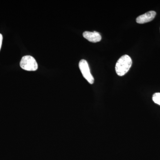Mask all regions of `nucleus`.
<instances>
[{
    "label": "nucleus",
    "mask_w": 160,
    "mask_h": 160,
    "mask_svg": "<svg viewBox=\"0 0 160 160\" xmlns=\"http://www.w3.org/2000/svg\"><path fill=\"white\" fill-rule=\"evenodd\" d=\"M132 65V60L128 55H124L119 59L115 66L117 74L119 76H123L126 74Z\"/></svg>",
    "instance_id": "1"
},
{
    "label": "nucleus",
    "mask_w": 160,
    "mask_h": 160,
    "mask_svg": "<svg viewBox=\"0 0 160 160\" xmlns=\"http://www.w3.org/2000/svg\"><path fill=\"white\" fill-rule=\"evenodd\" d=\"M20 65L22 69L27 71H36L38 68V64L35 59L31 56L23 57Z\"/></svg>",
    "instance_id": "2"
},
{
    "label": "nucleus",
    "mask_w": 160,
    "mask_h": 160,
    "mask_svg": "<svg viewBox=\"0 0 160 160\" xmlns=\"http://www.w3.org/2000/svg\"><path fill=\"white\" fill-rule=\"evenodd\" d=\"M79 67L83 77L90 84L94 83V79L91 74L88 63L86 60H81L79 63Z\"/></svg>",
    "instance_id": "3"
},
{
    "label": "nucleus",
    "mask_w": 160,
    "mask_h": 160,
    "mask_svg": "<svg viewBox=\"0 0 160 160\" xmlns=\"http://www.w3.org/2000/svg\"><path fill=\"white\" fill-rule=\"evenodd\" d=\"M156 12L154 11H150L144 13V14L138 17L136 22L139 24H144L151 22L155 17Z\"/></svg>",
    "instance_id": "4"
},
{
    "label": "nucleus",
    "mask_w": 160,
    "mask_h": 160,
    "mask_svg": "<svg viewBox=\"0 0 160 160\" xmlns=\"http://www.w3.org/2000/svg\"><path fill=\"white\" fill-rule=\"evenodd\" d=\"M83 36L89 42L93 43L98 42L102 39V36L100 33L96 31L84 32L83 33Z\"/></svg>",
    "instance_id": "5"
},
{
    "label": "nucleus",
    "mask_w": 160,
    "mask_h": 160,
    "mask_svg": "<svg viewBox=\"0 0 160 160\" xmlns=\"http://www.w3.org/2000/svg\"><path fill=\"white\" fill-rule=\"evenodd\" d=\"M152 99L155 103L160 106V92L155 93L152 96Z\"/></svg>",
    "instance_id": "6"
},
{
    "label": "nucleus",
    "mask_w": 160,
    "mask_h": 160,
    "mask_svg": "<svg viewBox=\"0 0 160 160\" xmlns=\"http://www.w3.org/2000/svg\"><path fill=\"white\" fill-rule=\"evenodd\" d=\"M3 36L2 34L0 33V50H1V47H2V43Z\"/></svg>",
    "instance_id": "7"
}]
</instances>
